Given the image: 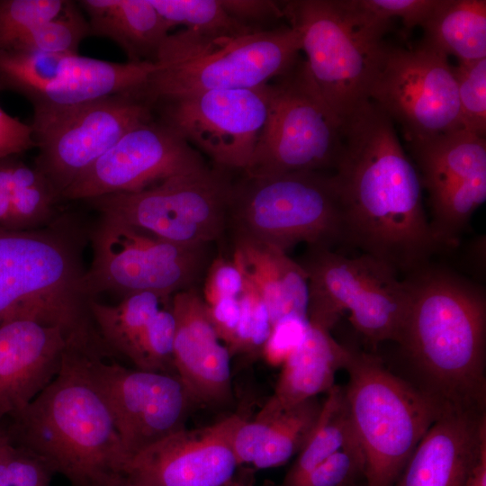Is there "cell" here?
Returning <instances> with one entry per match:
<instances>
[{
  "label": "cell",
  "mask_w": 486,
  "mask_h": 486,
  "mask_svg": "<svg viewBox=\"0 0 486 486\" xmlns=\"http://www.w3.org/2000/svg\"><path fill=\"white\" fill-rule=\"evenodd\" d=\"M344 369L345 399L365 460V486H392L442 411L373 354L351 349Z\"/></svg>",
  "instance_id": "52a82bcc"
},
{
  "label": "cell",
  "mask_w": 486,
  "mask_h": 486,
  "mask_svg": "<svg viewBox=\"0 0 486 486\" xmlns=\"http://www.w3.org/2000/svg\"><path fill=\"white\" fill-rule=\"evenodd\" d=\"M227 13L241 23L256 25L284 17L282 3L270 0H220Z\"/></svg>",
  "instance_id": "ee69618b"
},
{
  "label": "cell",
  "mask_w": 486,
  "mask_h": 486,
  "mask_svg": "<svg viewBox=\"0 0 486 486\" xmlns=\"http://www.w3.org/2000/svg\"><path fill=\"white\" fill-rule=\"evenodd\" d=\"M486 439V412L445 411L392 486H464Z\"/></svg>",
  "instance_id": "603a6c76"
},
{
  "label": "cell",
  "mask_w": 486,
  "mask_h": 486,
  "mask_svg": "<svg viewBox=\"0 0 486 486\" xmlns=\"http://www.w3.org/2000/svg\"><path fill=\"white\" fill-rule=\"evenodd\" d=\"M205 166L198 150L154 117L124 134L61 199L88 201L138 192Z\"/></svg>",
  "instance_id": "ac0fdd59"
},
{
  "label": "cell",
  "mask_w": 486,
  "mask_h": 486,
  "mask_svg": "<svg viewBox=\"0 0 486 486\" xmlns=\"http://www.w3.org/2000/svg\"><path fill=\"white\" fill-rule=\"evenodd\" d=\"M68 0H0V51L11 50L33 25L58 15Z\"/></svg>",
  "instance_id": "d590c367"
},
{
  "label": "cell",
  "mask_w": 486,
  "mask_h": 486,
  "mask_svg": "<svg viewBox=\"0 0 486 486\" xmlns=\"http://www.w3.org/2000/svg\"><path fill=\"white\" fill-rule=\"evenodd\" d=\"M239 303L240 319L230 354L262 353L271 332V318L261 294L246 276Z\"/></svg>",
  "instance_id": "e575fe53"
},
{
  "label": "cell",
  "mask_w": 486,
  "mask_h": 486,
  "mask_svg": "<svg viewBox=\"0 0 486 486\" xmlns=\"http://www.w3.org/2000/svg\"><path fill=\"white\" fill-rule=\"evenodd\" d=\"M9 439L10 438L6 430H4L0 425V453L4 445L9 441Z\"/></svg>",
  "instance_id": "f907efd6"
},
{
  "label": "cell",
  "mask_w": 486,
  "mask_h": 486,
  "mask_svg": "<svg viewBox=\"0 0 486 486\" xmlns=\"http://www.w3.org/2000/svg\"><path fill=\"white\" fill-rule=\"evenodd\" d=\"M91 36L115 42L128 62H156L171 25L149 0H80Z\"/></svg>",
  "instance_id": "d4e9b609"
},
{
  "label": "cell",
  "mask_w": 486,
  "mask_h": 486,
  "mask_svg": "<svg viewBox=\"0 0 486 486\" xmlns=\"http://www.w3.org/2000/svg\"><path fill=\"white\" fill-rule=\"evenodd\" d=\"M365 483V460L357 442L338 450L292 486H358Z\"/></svg>",
  "instance_id": "8d00e7d4"
},
{
  "label": "cell",
  "mask_w": 486,
  "mask_h": 486,
  "mask_svg": "<svg viewBox=\"0 0 486 486\" xmlns=\"http://www.w3.org/2000/svg\"><path fill=\"white\" fill-rule=\"evenodd\" d=\"M422 43L459 61L486 58V1L436 0L422 24Z\"/></svg>",
  "instance_id": "4316f807"
},
{
  "label": "cell",
  "mask_w": 486,
  "mask_h": 486,
  "mask_svg": "<svg viewBox=\"0 0 486 486\" xmlns=\"http://www.w3.org/2000/svg\"><path fill=\"white\" fill-rule=\"evenodd\" d=\"M87 366L109 405L128 461L185 428L196 401L177 375L127 368L91 354Z\"/></svg>",
  "instance_id": "e0dca14e"
},
{
  "label": "cell",
  "mask_w": 486,
  "mask_h": 486,
  "mask_svg": "<svg viewBox=\"0 0 486 486\" xmlns=\"http://www.w3.org/2000/svg\"><path fill=\"white\" fill-rule=\"evenodd\" d=\"M163 18L174 27L204 36H236L256 30L247 26L223 8L220 0H149Z\"/></svg>",
  "instance_id": "4dcf8cb0"
},
{
  "label": "cell",
  "mask_w": 486,
  "mask_h": 486,
  "mask_svg": "<svg viewBox=\"0 0 486 486\" xmlns=\"http://www.w3.org/2000/svg\"><path fill=\"white\" fill-rule=\"evenodd\" d=\"M270 419L245 417L236 428L232 437V449L238 465L253 464L261 453L266 440Z\"/></svg>",
  "instance_id": "7bdbcfd3"
},
{
  "label": "cell",
  "mask_w": 486,
  "mask_h": 486,
  "mask_svg": "<svg viewBox=\"0 0 486 486\" xmlns=\"http://www.w3.org/2000/svg\"><path fill=\"white\" fill-rule=\"evenodd\" d=\"M409 146L430 209H468L486 200V140L464 128Z\"/></svg>",
  "instance_id": "7402d4cb"
},
{
  "label": "cell",
  "mask_w": 486,
  "mask_h": 486,
  "mask_svg": "<svg viewBox=\"0 0 486 486\" xmlns=\"http://www.w3.org/2000/svg\"><path fill=\"white\" fill-rule=\"evenodd\" d=\"M332 175L344 246L405 276L441 252L425 212L418 171L392 119L371 101L344 122L343 148Z\"/></svg>",
  "instance_id": "6da1fadb"
},
{
  "label": "cell",
  "mask_w": 486,
  "mask_h": 486,
  "mask_svg": "<svg viewBox=\"0 0 486 486\" xmlns=\"http://www.w3.org/2000/svg\"><path fill=\"white\" fill-rule=\"evenodd\" d=\"M233 186L229 170L206 165L141 191L87 202L101 217L172 243L208 246L228 228Z\"/></svg>",
  "instance_id": "8fae6325"
},
{
  "label": "cell",
  "mask_w": 486,
  "mask_h": 486,
  "mask_svg": "<svg viewBox=\"0 0 486 486\" xmlns=\"http://www.w3.org/2000/svg\"><path fill=\"white\" fill-rule=\"evenodd\" d=\"M309 323L299 316H287L274 323L262 349L265 359L273 366L282 365L303 340Z\"/></svg>",
  "instance_id": "60d3db41"
},
{
  "label": "cell",
  "mask_w": 486,
  "mask_h": 486,
  "mask_svg": "<svg viewBox=\"0 0 486 486\" xmlns=\"http://www.w3.org/2000/svg\"><path fill=\"white\" fill-rule=\"evenodd\" d=\"M299 263L308 277L310 322L330 330L346 310L372 346L399 342L409 292L392 268L365 254L347 257L328 248H309Z\"/></svg>",
  "instance_id": "9c48e42d"
},
{
  "label": "cell",
  "mask_w": 486,
  "mask_h": 486,
  "mask_svg": "<svg viewBox=\"0 0 486 486\" xmlns=\"http://www.w3.org/2000/svg\"><path fill=\"white\" fill-rule=\"evenodd\" d=\"M329 331L309 323L303 340L282 364L274 391L256 418H272L302 401L327 393L334 386L336 372L345 368L351 348L337 342Z\"/></svg>",
  "instance_id": "cb8c5ba5"
},
{
  "label": "cell",
  "mask_w": 486,
  "mask_h": 486,
  "mask_svg": "<svg viewBox=\"0 0 486 486\" xmlns=\"http://www.w3.org/2000/svg\"><path fill=\"white\" fill-rule=\"evenodd\" d=\"M207 267L202 298L212 304L223 298H238L245 286V275L238 263L218 256Z\"/></svg>",
  "instance_id": "ab89813d"
},
{
  "label": "cell",
  "mask_w": 486,
  "mask_h": 486,
  "mask_svg": "<svg viewBox=\"0 0 486 486\" xmlns=\"http://www.w3.org/2000/svg\"><path fill=\"white\" fill-rule=\"evenodd\" d=\"M171 298L139 292L123 297L114 305L91 299L88 308L94 328L108 351L113 350L128 357L150 320Z\"/></svg>",
  "instance_id": "83f0119b"
},
{
  "label": "cell",
  "mask_w": 486,
  "mask_h": 486,
  "mask_svg": "<svg viewBox=\"0 0 486 486\" xmlns=\"http://www.w3.org/2000/svg\"><path fill=\"white\" fill-rule=\"evenodd\" d=\"M369 100L402 127L408 143L462 128L453 67L421 41L388 47Z\"/></svg>",
  "instance_id": "9a60e30c"
},
{
  "label": "cell",
  "mask_w": 486,
  "mask_h": 486,
  "mask_svg": "<svg viewBox=\"0 0 486 486\" xmlns=\"http://www.w3.org/2000/svg\"><path fill=\"white\" fill-rule=\"evenodd\" d=\"M106 486H144L126 473L122 472L114 477Z\"/></svg>",
  "instance_id": "681fc988"
},
{
  "label": "cell",
  "mask_w": 486,
  "mask_h": 486,
  "mask_svg": "<svg viewBox=\"0 0 486 486\" xmlns=\"http://www.w3.org/2000/svg\"><path fill=\"white\" fill-rule=\"evenodd\" d=\"M234 245L233 258L261 294L272 325L287 316L308 319V277L302 265L260 243L234 239Z\"/></svg>",
  "instance_id": "484cf974"
},
{
  "label": "cell",
  "mask_w": 486,
  "mask_h": 486,
  "mask_svg": "<svg viewBox=\"0 0 486 486\" xmlns=\"http://www.w3.org/2000/svg\"><path fill=\"white\" fill-rule=\"evenodd\" d=\"M456 81L462 128L485 138L486 58L459 61L453 68Z\"/></svg>",
  "instance_id": "836d02e7"
},
{
  "label": "cell",
  "mask_w": 486,
  "mask_h": 486,
  "mask_svg": "<svg viewBox=\"0 0 486 486\" xmlns=\"http://www.w3.org/2000/svg\"><path fill=\"white\" fill-rule=\"evenodd\" d=\"M89 36L90 28L83 10L77 1L68 0L58 15L31 27L11 50L76 54L80 43Z\"/></svg>",
  "instance_id": "1f68e13d"
},
{
  "label": "cell",
  "mask_w": 486,
  "mask_h": 486,
  "mask_svg": "<svg viewBox=\"0 0 486 486\" xmlns=\"http://www.w3.org/2000/svg\"><path fill=\"white\" fill-rule=\"evenodd\" d=\"M228 486H248L242 482H235L234 480Z\"/></svg>",
  "instance_id": "816d5d0a"
},
{
  "label": "cell",
  "mask_w": 486,
  "mask_h": 486,
  "mask_svg": "<svg viewBox=\"0 0 486 486\" xmlns=\"http://www.w3.org/2000/svg\"><path fill=\"white\" fill-rule=\"evenodd\" d=\"M91 242L93 260L84 275L90 299L102 292L172 297L196 288L209 264L208 246L175 244L105 217L94 229Z\"/></svg>",
  "instance_id": "7c38bea8"
},
{
  "label": "cell",
  "mask_w": 486,
  "mask_h": 486,
  "mask_svg": "<svg viewBox=\"0 0 486 486\" xmlns=\"http://www.w3.org/2000/svg\"><path fill=\"white\" fill-rule=\"evenodd\" d=\"M326 394L317 423L281 486L293 485L333 454L356 440L343 387L334 384Z\"/></svg>",
  "instance_id": "f1b7e54d"
},
{
  "label": "cell",
  "mask_w": 486,
  "mask_h": 486,
  "mask_svg": "<svg viewBox=\"0 0 486 486\" xmlns=\"http://www.w3.org/2000/svg\"><path fill=\"white\" fill-rule=\"evenodd\" d=\"M268 84L160 100L153 108L158 121L207 155L215 166L243 172L266 120Z\"/></svg>",
  "instance_id": "2e32d148"
},
{
  "label": "cell",
  "mask_w": 486,
  "mask_h": 486,
  "mask_svg": "<svg viewBox=\"0 0 486 486\" xmlns=\"http://www.w3.org/2000/svg\"><path fill=\"white\" fill-rule=\"evenodd\" d=\"M174 363L176 375L197 403L222 405L232 397L231 356L212 323L197 288L176 292Z\"/></svg>",
  "instance_id": "ffe728a7"
},
{
  "label": "cell",
  "mask_w": 486,
  "mask_h": 486,
  "mask_svg": "<svg viewBox=\"0 0 486 486\" xmlns=\"http://www.w3.org/2000/svg\"><path fill=\"white\" fill-rule=\"evenodd\" d=\"M301 50L299 33L291 26L219 37L183 30L162 44L140 94L154 106L210 90L258 87L291 69Z\"/></svg>",
  "instance_id": "8992f818"
},
{
  "label": "cell",
  "mask_w": 486,
  "mask_h": 486,
  "mask_svg": "<svg viewBox=\"0 0 486 486\" xmlns=\"http://www.w3.org/2000/svg\"><path fill=\"white\" fill-rule=\"evenodd\" d=\"M464 486H486V439L481 445L478 457Z\"/></svg>",
  "instance_id": "7dc6e473"
},
{
  "label": "cell",
  "mask_w": 486,
  "mask_h": 486,
  "mask_svg": "<svg viewBox=\"0 0 486 486\" xmlns=\"http://www.w3.org/2000/svg\"><path fill=\"white\" fill-rule=\"evenodd\" d=\"M244 418L184 428L131 457L123 472L144 486H228L239 467L232 437Z\"/></svg>",
  "instance_id": "d6986e66"
},
{
  "label": "cell",
  "mask_w": 486,
  "mask_h": 486,
  "mask_svg": "<svg viewBox=\"0 0 486 486\" xmlns=\"http://www.w3.org/2000/svg\"><path fill=\"white\" fill-rule=\"evenodd\" d=\"M175 337L176 319L170 302L161 307L150 320L128 358L138 369L176 375L174 363Z\"/></svg>",
  "instance_id": "d6a6232c"
},
{
  "label": "cell",
  "mask_w": 486,
  "mask_h": 486,
  "mask_svg": "<svg viewBox=\"0 0 486 486\" xmlns=\"http://www.w3.org/2000/svg\"><path fill=\"white\" fill-rule=\"evenodd\" d=\"M0 228L13 230L11 194L0 191Z\"/></svg>",
  "instance_id": "c3c4849f"
},
{
  "label": "cell",
  "mask_w": 486,
  "mask_h": 486,
  "mask_svg": "<svg viewBox=\"0 0 486 486\" xmlns=\"http://www.w3.org/2000/svg\"><path fill=\"white\" fill-rule=\"evenodd\" d=\"M153 62H112L76 54L0 51V90L24 96L33 111L75 106L122 93L140 92Z\"/></svg>",
  "instance_id": "5bb4252c"
},
{
  "label": "cell",
  "mask_w": 486,
  "mask_h": 486,
  "mask_svg": "<svg viewBox=\"0 0 486 486\" xmlns=\"http://www.w3.org/2000/svg\"><path fill=\"white\" fill-rule=\"evenodd\" d=\"M76 235L58 224L0 228V325L30 320L61 328L68 343L103 353L93 323Z\"/></svg>",
  "instance_id": "277c9868"
},
{
  "label": "cell",
  "mask_w": 486,
  "mask_h": 486,
  "mask_svg": "<svg viewBox=\"0 0 486 486\" xmlns=\"http://www.w3.org/2000/svg\"><path fill=\"white\" fill-rule=\"evenodd\" d=\"M284 17L300 36L305 68L323 100L344 123L369 102L389 45L391 20L362 0L281 2Z\"/></svg>",
  "instance_id": "5b68a950"
},
{
  "label": "cell",
  "mask_w": 486,
  "mask_h": 486,
  "mask_svg": "<svg viewBox=\"0 0 486 486\" xmlns=\"http://www.w3.org/2000/svg\"><path fill=\"white\" fill-rule=\"evenodd\" d=\"M403 279L409 306L397 344L410 382L442 412H486L484 288L432 261Z\"/></svg>",
  "instance_id": "7a4b0ae2"
},
{
  "label": "cell",
  "mask_w": 486,
  "mask_h": 486,
  "mask_svg": "<svg viewBox=\"0 0 486 486\" xmlns=\"http://www.w3.org/2000/svg\"><path fill=\"white\" fill-rule=\"evenodd\" d=\"M68 344L56 326L30 320L0 325V422L18 416L54 380Z\"/></svg>",
  "instance_id": "44dd1931"
},
{
  "label": "cell",
  "mask_w": 486,
  "mask_h": 486,
  "mask_svg": "<svg viewBox=\"0 0 486 486\" xmlns=\"http://www.w3.org/2000/svg\"><path fill=\"white\" fill-rule=\"evenodd\" d=\"M35 148L30 124L9 115L0 106V158Z\"/></svg>",
  "instance_id": "f6af8a7d"
},
{
  "label": "cell",
  "mask_w": 486,
  "mask_h": 486,
  "mask_svg": "<svg viewBox=\"0 0 486 486\" xmlns=\"http://www.w3.org/2000/svg\"><path fill=\"white\" fill-rule=\"evenodd\" d=\"M321 406L314 397L266 418L270 419L266 440L252 465L256 470L274 468L298 454L317 423Z\"/></svg>",
  "instance_id": "f546056e"
},
{
  "label": "cell",
  "mask_w": 486,
  "mask_h": 486,
  "mask_svg": "<svg viewBox=\"0 0 486 486\" xmlns=\"http://www.w3.org/2000/svg\"><path fill=\"white\" fill-rule=\"evenodd\" d=\"M90 354L68 344L57 376L6 431L72 486H106L128 462L109 405L90 374Z\"/></svg>",
  "instance_id": "3957f363"
},
{
  "label": "cell",
  "mask_w": 486,
  "mask_h": 486,
  "mask_svg": "<svg viewBox=\"0 0 486 486\" xmlns=\"http://www.w3.org/2000/svg\"><path fill=\"white\" fill-rule=\"evenodd\" d=\"M55 473L45 460L10 439L0 453V486H50Z\"/></svg>",
  "instance_id": "f35d334b"
},
{
  "label": "cell",
  "mask_w": 486,
  "mask_h": 486,
  "mask_svg": "<svg viewBox=\"0 0 486 486\" xmlns=\"http://www.w3.org/2000/svg\"><path fill=\"white\" fill-rule=\"evenodd\" d=\"M229 226L235 239L284 253L300 243L309 248L328 249L343 245L341 205L333 175L243 176L234 183Z\"/></svg>",
  "instance_id": "ba28073f"
},
{
  "label": "cell",
  "mask_w": 486,
  "mask_h": 486,
  "mask_svg": "<svg viewBox=\"0 0 486 486\" xmlns=\"http://www.w3.org/2000/svg\"><path fill=\"white\" fill-rule=\"evenodd\" d=\"M207 306L216 333L229 350L240 319L239 297L223 298Z\"/></svg>",
  "instance_id": "bcb514c9"
},
{
  "label": "cell",
  "mask_w": 486,
  "mask_h": 486,
  "mask_svg": "<svg viewBox=\"0 0 486 486\" xmlns=\"http://www.w3.org/2000/svg\"><path fill=\"white\" fill-rule=\"evenodd\" d=\"M13 230H33L55 221L58 200L47 179L14 191L11 194Z\"/></svg>",
  "instance_id": "74e56055"
},
{
  "label": "cell",
  "mask_w": 486,
  "mask_h": 486,
  "mask_svg": "<svg viewBox=\"0 0 486 486\" xmlns=\"http://www.w3.org/2000/svg\"><path fill=\"white\" fill-rule=\"evenodd\" d=\"M362 3L374 14L388 20L400 18L403 25L411 30L422 26L436 0H362Z\"/></svg>",
  "instance_id": "b9f144b4"
},
{
  "label": "cell",
  "mask_w": 486,
  "mask_h": 486,
  "mask_svg": "<svg viewBox=\"0 0 486 486\" xmlns=\"http://www.w3.org/2000/svg\"><path fill=\"white\" fill-rule=\"evenodd\" d=\"M154 117L153 105L138 92L33 111L30 127L38 149L34 166L61 200L64 191L124 134Z\"/></svg>",
  "instance_id": "4fadbf2b"
},
{
  "label": "cell",
  "mask_w": 486,
  "mask_h": 486,
  "mask_svg": "<svg viewBox=\"0 0 486 486\" xmlns=\"http://www.w3.org/2000/svg\"><path fill=\"white\" fill-rule=\"evenodd\" d=\"M344 123L323 100L303 60L268 84L267 114L248 177L335 169L343 148Z\"/></svg>",
  "instance_id": "30bf717a"
}]
</instances>
